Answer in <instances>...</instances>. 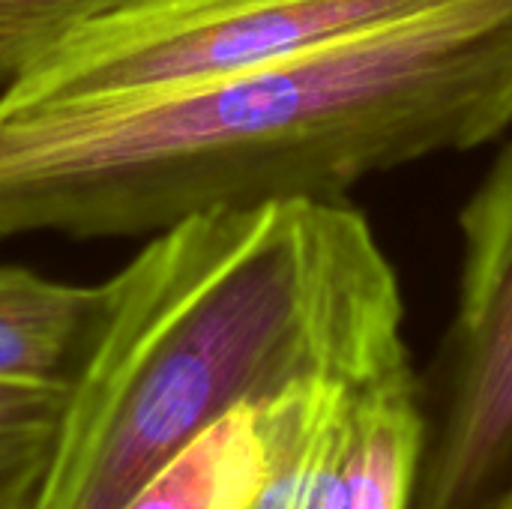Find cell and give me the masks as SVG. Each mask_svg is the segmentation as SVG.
I'll list each match as a JSON object with an SVG mask.
<instances>
[{
	"instance_id": "9",
	"label": "cell",
	"mask_w": 512,
	"mask_h": 509,
	"mask_svg": "<svg viewBox=\"0 0 512 509\" xmlns=\"http://www.w3.org/2000/svg\"><path fill=\"white\" fill-rule=\"evenodd\" d=\"M69 387L0 384V509H33L60 435Z\"/></svg>"
},
{
	"instance_id": "7",
	"label": "cell",
	"mask_w": 512,
	"mask_h": 509,
	"mask_svg": "<svg viewBox=\"0 0 512 509\" xmlns=\"http://www.w3.org/2000/svg\"><path fill=\"white\" fill-rule=\"evenodd\" d=\"M351 390L342 381L306 378L261 399L270 468L243 509H330Z\"/></svg>"
},
{
	"instance_id": "1",
	"label": "cell",
	"mask_w": 512,
	"mask_h": 509,
	"mask_svg": "<svg viewBox=\"0 0 512 509\" xmlns=\"http://www.w3.org/2000/svg\"><path fill=\"white\" fill-rule=\"evenodd\" d=\"M512 129V0H438L234 75L45 114L27 171L72 240L345 195Z\"/></svg>"
},
{
	"instance_id": "2",
	"label": "cell",
	"mask_w": 512,
	"mask_h": 509,
	"mask_svg": "<svg viewBox=\"0 0 512 509\" xmlns=\"http://www.w3.org/2000/svg\"><path fill=\"white\" fill-rule=\"evenodd\" d=\"M396 267L345 201L219 207L108 279L33 509H123L189 441L306 378L348 387L411 366Z\"/></svg>"
},
{
	"instance_id": "3",
	"label": "cell",
	"mask_w": 512,
	"mask_h": 509,
	"mask_svg": "<svg viewBox=\"0 0 512 509\" xmlns=\"http://www.w3.org/2000/svg\"><path fill=\"white\" fill-rule=\"evenodd\" d=\"M438 0H123L0 90V120L255 69Z\"/></svg>"
},
{
	"instance_id": "5",
	"label": "cell",
	"mask_w": 512,
	"mask_h": 509,
	"mask_svg": "<svg viewBox=\"0 0 512 509\" xmlns=\"http://www.w3.org/2000/svg\"><path fill=\"white\" fill-rule=\"evenodd\" d=\"M429 444L414 366L351 390L330 509H411Z\"/></svg>"
},
{
	"instance_id": "6",
	"label": "cell",
	"mask_w": 512,
	"mask_h": 509,
	"mask_svg": "<svg viewBox=\"0 0 512 509\" xmlns=\"http://www.w3.org/2000/svg\"><path fill=\"white\" fill-rule=\"evenodd\" d=\"M108 312V282L66 285L0 267V384L72 387Z\"/></svg>"
},
{
	"instance_id": "8",
	"label": "cell",
	"mask_w": 512,
	"mask_h": 509,
	"mask_svg": "<svg viewBox=\"0 0 512 509\" xmlns=\"http://www.w3.org/2000/svg\"><path fill=\"white\" fill-rule=\"evenodd\" d=\"M270 468L261 402L216 420L168 459L123 509H243Z\"/></svg>"
},
{
	"instance_id": "4",
	"label": "cell",
	"mask_w": 512,
	"mask_h": 509,
	"mask_svg": "<svg viewBox=\"0 0 512 509\" xmlns=\"http://www.w3.org/2000/svg\"><path fill=\"white\" fill-rule=\"evenodd\" d=\"M459 231V297L411 509H486L512 483V129Z\"/></svg>"
},
{
	"instance_id": "10",
	"label": "cell",
	"mask_w": 512,
	"mask_h": 509,
	"mask_svg": "<svg viewBox=\"0 0 512 509\" xmlns=\"http://www.w3.org/2000/svg\"><path fill=\"white\" fill-rule=\"evenodd\" d=\"M123 0H0V90L63 36Z\"/></svg>"
},
{
	"instance_id": "11",
	"label": "cell",
	"mask_w": 512,
	"mask_h": 509,
	"mask_svg": "<svg viewBox=\"0 0 512 509\" xmlns=\"http://www.w3.org/2000/svg\"><path fill=\"white\" fill-rule=\"evenodd\" d=\"M486 509H512V483Z\"/></svg>"
}]
</instances>
